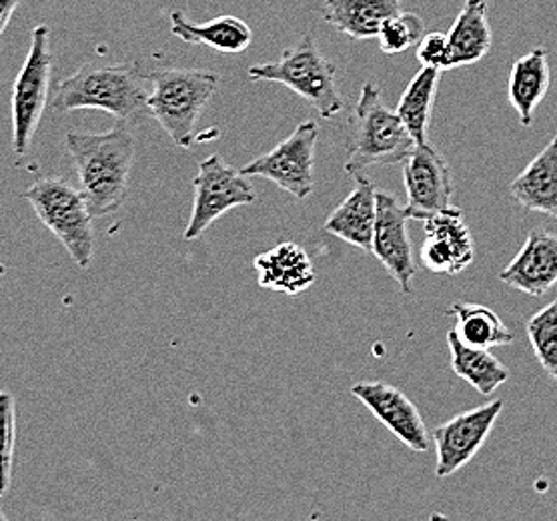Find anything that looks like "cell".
<instances>
[{"label":"cell","instance_id":"obj_4","mask_svg":"<svg viewBox=\"0 0 557 521\" xmlns=\"http://www.w3.org/2000/svg\"><path fill=\"white\" fill-rule=\"evenodd\" d=\"M151 116L177 147L190 149L195 125L219 89V73L203 69H159L151 71Z\"/></svg>","mask_w":557,"mask_h":521},{"label":"cell","instance_id":"obj_3","mask_svg":"<svg viewBox=\"0 0 557 521\" xmlns=\"http://www.w3.org/2000/svg\"><path fill=\"white\" fill-rule=\"evenodd\" d=\"M416 145L401 119L381 99L377 83L368 80L349 119L345 173L355 177L369 166L404 163Z\"/></svg>","mask_w":557,"mask_h":521},{"label":"cell","instance_id":"obj_25","mask_svg":"<svg viewBox=\"0 0 557 521\" xmlns=\"http://www.w3.org/2000/svg\"><path fill=\"white\" fill-rule=\"evenodd\" d=\"M447 313L457 319L456 330H454L457 337L471 347L492 349V347L509 345L516 339L513 333L507 330L506 323L490 307L457 301L449 307Z\"/></svg>","mask_w":557,"mask_h":521},{"label":"cell","instance_id":"obj_26","mask_svg":"<svg viewBox=\"0 0 557 521\" xmlns=\"http://www.w3.org/2000/svg\"><path fill=\"white\" fill-rule=\"evenodd\" d=\"M525 330L537 361L552 380H557V299L532 315Z\"/></svg>","mask_w":557,"mask_h":521},{"label":"cell","instance_id":"obj_12","mask_svg":"<svg viewBox=\"0 0 557 521\" xmlns=\"http://www.w3.org/2000/svg\"><path fill=\"white\" fill-rule=\"evenodd\" d=\"M371 253L380 259L381 265L392 275L404 295L413 293L418 268L407 231L406 207L389 193L377 191V216Z\"/></svg>","mask_w":557,"mask_h":521},{"label":"cell","instance_id":"obj_28","mask_svg":"<svg viewBox=\"0 0 557 521\" xmlns=\"http://www.w3.org/2000/svg\"><path fill=\"white\" fill-rule=\"evenodd\" d=\"M14 445H16V401L9 392H0V497L13 483Z\"/></svg>","mask_w":557,"mask_h":521},{"label":"cell","instance_id":"obj_5","mask_svg":"<svg viewBox=\"0 0 557 521\" xmlns=\"http://www.w3.org/2000/svg\"><path fill=\"white\" fill-rule=\"evenodd\" d=\"M337 66L319 51L313 35H305L295 47L283 51L275 63L253 64L247 75L255 83H278L309 102L321 119H335L345 101L335 83Z\"/></svg>","mask_w":557,"mask_h":521},{"label":"cell","instance_id":"obj_23","mask_svg":"<svg viewBox=\"0 0 557 521\" xmlns=\"http://www.w3.org/2000/svg\"><path fill=\"white\" fill-rule=\"evenodd\" d=\"M447 345L454 373L480 394L492 395L499 385L509 380V369L497 357L492 356L490 349L463 344L454 330L447 333Z\"/></svg>","mask_w":557,"mask_h":521},{"label":"cell","instance_id":"obj_17","mask_svg":"<svg viewBox=\"0 0 557 521\" xmlns=\"http://www.w3.org/2000/svg\"><path fill=\"white\" fill-rule=\"evenodd\" d=\"M255 271L263 289L285 293L289 297L301 295L313 287L315 265L301 245L281 243L255 259Z\"/></svg>","mask_w":557,"mask_h":521},{"label":"cell","instance_id":"obj_19","mask_svg":"<svg viewBox=\"0 0 557 521\" xmlns=\"http://www.w3.org/2000/svg\"><path fill=\"white\" fill-rule=\"evenodd\" d=\"M509 191L528 211L557 219V135L511 181Z\"/></svg>","mask_w":557,"mask_h":521},{"label":"cell","instance_id":"obj_29","mask_svg":"<svg viewBox=\"0 0 557 521\" xmlns=\"http://www.w3.org/2000/svg\"><path fill=\"white\" fill-rule=\"evenodd\" d=\"M445 51H447V37L442 33H430L421 37L418 42V61L421 66L442 69Z\"/></svg>","mask_w":557,"mask_h":521},{"label":"cell","instance_id":"obj_6","mask_svg":"<svg viewBox=\"0 0 557 521\" xmlns=\"http://www.w3.org/2000/svg\"><path fill=\"white\" fill-rule=\"evenodd\" d=\"M38 219L63 243L78 268H89L95 251L92 213L85 193L63 177H42L25 193Z\"/></svg>","mask_w":557,"mask_h":521},{"label":"cell","instance_id":"obj_8","mask_svg":"<svg viewBox=\"0 0 557 521\" xmlns=\"http://www.w3.org/2000/svg\"><path fill=\"white\" fill-rule=\"evenodd\" d=\"M195 199L189 225L183 233L187 241L199 239L216 219L231 209L253 204L257 193L249 178L242 171L227 165L219 154H211L199 165V173L193 181Z\"/></svg>","mask_w":557,"mask_h":521},{"label":"cell","instance_id":"obj_16","mask_svg":"<svg viewBox=\"0 0 557 521\" xmlns=\"http://www.w3.org/2000/svg\"><path fill=\"white\" fill-rule=\"evenodd\" d=\"M354 178V191L327 216L325 231L357 249L371 251L377 216V189L366 175H355Z\"/></svg>","mask_w":557,"mask_h":521},{"label":"cell","instance_id":"obj_1","mask_svg":"<svg viewBox=\"0 0 557 521\" xmlns=\"http://www.w3.org/2000/svg\"><path fill=\"white\" fill-rule=\"evenodd\" d=\"M66 149L81 178L92 216L111 215L127 199L128 177L135 161L131 125L116 121L104 133H69Z\"/></svg>","mask_w":557,"mask_h":521},{"label":"cell","instance_id":"obj_10","mask_svg":"<svg viewBox=\"0 0 557 521\" xmlns=\"http://www.w3.org/2000/svg\"><path fill=\"white\" fill-rule=\"evenodd\" d=\"M407 219L425 221L454 207V178L444 154L431 142L416 145L404 161Z\"/></svg>","mask_w":557,"mask_h":521},{"label":"cell","instance_id":"obj_14","mask_svg":"<svg viewBox=\"0 0 557 521\" xmlns=\"http://www.w3.org/2000/svg\"><path fill=\"white\" fill-rule=\"evenodd\" d=\"M351 394L411 451L423 454L430 449L425 421L416 404L397 387L383 382L357 383Z\"/></svg>","mask_w":557,"mask_h":521},{"label":"cell","instance_id":"obj_15","mask_svg":"<svg viewBox=\"0 0 557 521\" xmlns=\"http://www.w3.org/2000/svg\"><path fill=\"white\" fill-rule=\"evenodd\" d=\"M499 281L507 287L542 297L557 285V235L545 230H533L518 255L509 261Z\"/></svg>","mask_w":557,"mask_h":521},{"label":"cell","instance_id":"obj_20","mask_svg":"<svg viewBox=\"0 0 557 521\" xmlns=\"http://www.w3.org/2000/svg\"><path fill=\"white\" fill-rule=\"evenodd\" d=\"M171 35L189 42L205 45L223 54H239L253 42V30L237 16H219L209 23H193L181 11L171 13Z\"/></svg>","mask_w":557,"mask_h":521},{"label":"cell","instance_id":"obj_22","mask_svg":"<svg viewBox=\"0 0 557 521\" xmlns=\"http://www.w3.org/2000/svg\"><path fill=\"white\" fill-rule=\"evenodd\" d=\"M401 13V0H325L323 18L354 40L377 39L387 18Z\"/></svg>","mask_w":557,"mask_h":521},{"label":"cell","instance_id":"obj_11","mask_svg":"<svg viewBox=\"0 0 557 521\" xmlns=\"http://www.w3.org/2000/svg\"><path fill=\"white\" fill-rule=\"evenodd\" d=\"M502 411L504 399H494L440 425L433 432V442L437 449L435 475L449 477L463 466H468L487 442Z\"/></svg>","mask_w":557,"mask_h":521},{"label":"cell","instance_id":"obj_9","mask_svg":"<svg viewBox=\"0 0 557 521\" xmlns=\"http://www.w3.org/2000/svg\"><path fill=\"white\" fill-rule=\"evenodd\" d=\"M317 139L319 125L315 121H305L273 151L243 166L242 173L245 177L267 178L278 189L305 201L315 187Z\"/></svg>","mask_w":557,"mask_h":521},{"label":"cell","instance_id":"obj_30","mask_svg":"<svg viewBox=\"0 0 557 521\" xmlns=\"http://www.w3.org/2000/svg\"><path fill=\"white\" fill-rule=\"evenodd\" d=\"M23 0H0V35L4 33V28L11 23L14 11L18 9Z\"/></svg>","mask_w":557,"mask_h":521},{"label":"cell","instance_id":"obj_27","mask_svg":"<svg viewBox=\"0 0 557 521\" xmlns=\"http://www.w3.org/2000/svg\"><path fill=\"white\" fill-rule=\"evenodd\" d=\"M423 28L425 25L418 14L404 13V11L395 14L380 28L377 40H380L381 51L393 57V54H401L413 49L423 37Z\"/></svg>","mask_w":557,"mask_h":521},{"label":"cell","instance_id":"obj_7","mask_svg":"<svg viewBox=\"0 0 557 521\" xmlns=\"http://www.w3.org/2000/svg\"><path fill=\"white\" fill-rule=\"evenodd\" d=\"M52 78L51 28L35 26L30 49L13 87L14 153L25 154L49 104Z\"/></svg>","mask_w":557,"mask_h":521},{"label":"cell","instance_id":"obj_2","mask_svg":"<svg viewBox=\"0 0 557 521\" xmlns=\"http://www.w3.org/2000/svg\"><path fill=\"white\" fill-rule=\"evenodd\" d=\"M151 71L140 63L83 64L75 75L64 78L54 97V111L99 109L127 125L151 115Z\"/></svg>","mask_w":557,"mask_h":521},{"label":"cell","instance_id":"obj_21","mask_svg":"<svg viewBox=\"0 0 557 521\" xmlns=\"http://www.w3.org/2000/svg\"><path fill=\"white\" fill-rule=\"evenodd\" d=\"M552 85V71L547 63V51L537 47L520 57L509 73L507 83V99L513 111L520 116V123L525 128L532 127L533 113L544 101Z\"/></svg>","mask_w":557,"mask_h":521},{"label":"cell","instance_id":"obj_24","mask_svg":"<svg viewBox=\"0 0 557 521\" xmlns=\"http://www.w3.org/2000/svg\"><path fill=\"white\" fill-rule=\"evenodd\" d=\"M442 69L435 66H421L416 77L404 90L401 99L397 102L395 113L406 125L409 135L418 145L428 142V131H430L431 113L433 104L440 89V78H442Z\"/></svg>","mask_w":557,"mask_h":521},{"label":"cell","instance_id":"obj_18","mask_svg":"<svg viewBox=\"0 0 557 521\" xmlns=\"http://www.w3.org/2000/svg\"><path fill=\"white\" fill-rule=\"evenodd\" d=\"M447 51L442 71L480 63L492 49V26L487 18V0H466L449 28Z\"/></svg>","mask_w":557,"mask_h":521},{"label":"cell","instance_id":"obj_13","mask_svg":"<svg viewBox=\"0 0 557 521\" xmlns=\"http://www.w3.org/2000/svg\"><path fill=\"white\" fill-rule=\"evenodd\" d=\"M423 268L437 275H457L475 259V243L461 209L449 207L425 219V241L421 247Z\"/></svg>","mask_w":557,"mask_h":521}]
</instances>
